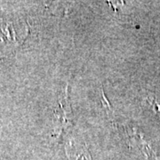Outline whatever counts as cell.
I'll list each match as a JSON object with an SVG mask.
<instances>
[{
	"mask_svg": "<svg viewBox=\"0 0 160 160\" xmlns=\"http://www.w3.org/2000/svg\"><path fill=\"white\" fill-rule=\"evenodd\" d=\"M67 155L69 160H91V157L86 147L78 148L70 145L67 148Z\"/></svg>",
	"mask_w": 160,
	"mask_h": 160,
	"instance_id": "1",
	"label": "cell"
}]
</instances>
